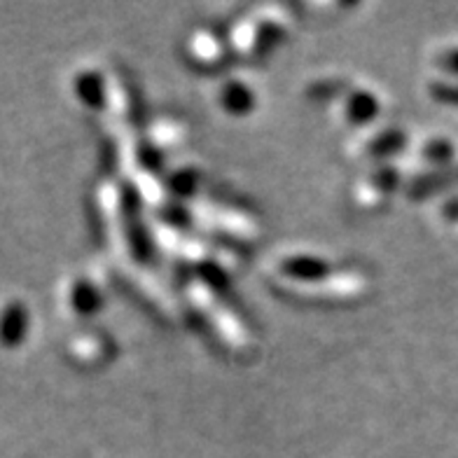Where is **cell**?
Returning <instances> with one entry per match:
<instances>
[{
    "label": "cell",
    "mask_w": 458,
    "mask_h": 458,
    "mask_svg": "<svg viewBox=\"0 0 458 458\" xmlns=\"http://www.w3.org/2000/svg\"><path fill=\"white\" fill-rule=\"evenodd\" d=\"M152 139L157 140L159 145H174L178 140V133L174 131L171 124H155L152 127Z\"/></svg>",
    "instance_id": "cell-13"
},
{
    "label": "cell",
    "mask_w": 458,
    "mask_h": 458,
    "mask_svg": "<svg viewBox=\"0 0 458 458\" xmlns=\"http://www.w3.org/2000/svg\"><path fill=\"white\" fill-rule=\"evenodd\" d=\"M192 52L197 56H199V59H206V61H217V59H220V47H217L216 40H213V38H208V36H197V38H194Z\"/></svg>",
    "instance_id": "cell-11"
},
{
    "label": "cell",
    "mask_w": 458,
    "mask_h": 458,
    "mask_svg": "<svg viewBox=\"0 0 458 458\" xmlns=\"http://www.w3.org/2000/svg\"><path fill=\"white\" fill-rule=\"evenodd\" d=\"M78 91H80V97L85 98V101L89 103H98L101 101V82H98L94 75H82V78L78 80Z\"/></svg>",
    "instance_id": "cell-12"
},
{
    "label": "cell",
    "mask_w": 458,
    "mask_h": 458,
    "mask_svg": "<svg viewBox=\"0 0 458 458\" xmlns=\"http://www.w3.org/2000/svg\"><path fill=\"white\" fill-rule=\"evenodd\" d=\"M187 293H190V300L194 301V307L199 309L201 314L211 320V326L220 332V337H223L225 342L236 346V349L246 346V330H243L242 323L217 301V297L213 295L211 290L206 288L204 284H199V281H194V284L187 288Z\"/></svg>",
    "instance_id": "cell-1"
},
{
    "label": "cell",
    "mask_w": 458,
    "mask_h": 458,
    "mask_svg": "<svg viewBox=\"0 0 458 458\" xmlns=\"http://www.w3.org/2000/svg\"><path fill=\"white\" fill-rule=\"evenodd\" d=\"M72 304H75V309H78V311L87 314V311H91V309L98 307V297H97V293H94V290H91L87 284H78L75 285V290H72Z\"/></svg>",
    "instance_id": "cell-9"
},
{
    "label": "cell",
    "mask_w": 458,
    "mask_h": 458,
    "mask_svg": "<svg viewBox=\"0 0 458 458\" xmlns=\"http://www.w3.org/2000/svg\"><path fill=\"white\" fill-rule=\"evenodd\" d=\"M445 66L449 68V71L458 72V52H449V55L445 56Z\"/></svg>",
    "instance_id": "cell-15"
},
{
    "label": "cell",
    "mask_w": 458,
    "mask_h": 458,
    "mask_svg": "<svg viewBox=\"0 0 458 458\" xmlns=\"http://www.w3.org/2000/svg\"><path fill=\"white\" fill-rule=\"evenodd\" d=\"M250 103H253V97H250V91H248L246 87L229 85L227 89H225V106H227L229 110L242 113V110H246Z\"/></svg>",
    "instance_id": "cell-8"
},
{
    "label": "cell",
    "mask_w": 458,
    "mask_h": 458,
    "mask_svg": "<svg viewBox=\"0 0 458 458\" xmlns=\"http://www.w3.org/2000/svg\"><path fill=\"white\" fill-rule=\"evenodd\" d=\"M192 213L199 217L201 223L223 229V232H229V234L243 236V239L255 234V225L248 217H243L242 213L225 211V208H217V206L211 204H194Z\"/></svg>",
    "instance_id": "cell-3"
},
{
    "label": "cell",
    "mask_w": 458,
    "mask_h": 458,
    "mask_svg": "<svg viewBox=\"0 0 458 458\" xmlns=\"http://www.w3.org/2000/svg\"><path fill=\"white\" fill-rule=\"evenodd\" d=\"M155 236H157V242L162 243L169 253L178 255L182 259H201L204 258V246L199 242H192V239H187L185 234L181 232H175V229L166 227V225H159L155 227Z\"/></svg>",
    "instance_id": "cell-5"
},
{
    "label": "cell",
    "mask_w": 458,
    "mask_h": 458,
    "mask_svg": "<svg viewBox=\"0 0 458 458\" xmlns=\"http://www.w3.org/2000/svg\"><path fill=\"white\" fill-rule=\"evenodd\" d=\"M101 213L106 220V232H108L110 246H113L114 255L127 262L129 258V243H127V232H124V223H122V211H120V197L110 182L101 187Z\"/></svg>",
    "instance_id": "cell-2"
},
{
    "label": "cell",
    "mask_w": 458,
    "mask_h": 458,
    "mask_svg": "<svg viewBox=\"0 0 458 458\" xmlns=\"http://www.w3.org/2000/svg\"><path fill=\"white\" fill-rule=\"evenodd\" d=\"M29 327V314L26 309L19 304V301H13L3 309L0 314V344L7 346V349H14L21 344L24 339V332Z\"/></svg>",
    "instance_id": "cell-4"
},
{
    "label": "cell",
    "mask_w": 458,
    "mask_h": 458,
    "mask_svg": "<svg viewBox=\"0 0 458 458\" xmlns=\"http://www.w3.org/2000/svg\"><path fill=\"white\" fill-rule=\"evenodd\" d=\"M435 97L440 98V101H446V103H456L458 106V87H446V85H440L435 87Z\"/></svg>",
    "instance_id": "cell-14"
},
{
    "label": "cell",
    "mask_w": 458,
    "mask_h": 458,
    "mask_svg": "<svg viewBox=\"0 0 458 458\" xmlns=\"http://www.w3.org/2000/svg\"><path fill=\"white\" fill-rule=\"evenodd\" d=\"M327 272V267L318 259H304V258H297V259H290L288 265H285V274L290 276L300 278V281H307V284H314L318 281L323 274Z\"/></svg>",
    "instance_id": "cell-6"
},
{
    "label": "cell",
    "mask_w": 458,
    "mask_h": 458,
    "mask_svg": "<svg viewBox=\"0 0 458 458\" xmlns=\"http://www.w3.org/2000/svg\"><path fill=\"white\" fill-rule=\"evenodd\" d=\"M255 43H258V29H255L250 21L248 24H242L239 29H236L234 33V47L239 49V52H250V49L255 47Z\"/></svg>",
    "instance_id": "cell-10"
},
{
    "label": "cell",
    "mask_w": 458,
    "mask_h": 458,
    "mask_svg": "<svg viewBox=\"0 0 458 458\" xmlns=\"http://www.w3.org/2000/svg\"><path fill=\"white\" fill-rule=\"evenodd\" d=\"M349 113L356 122H368L377 113V101L369 94H358V97L351 98Z\"/></svg>",
    "instance_id": "cell-7"
}]
</instances>
